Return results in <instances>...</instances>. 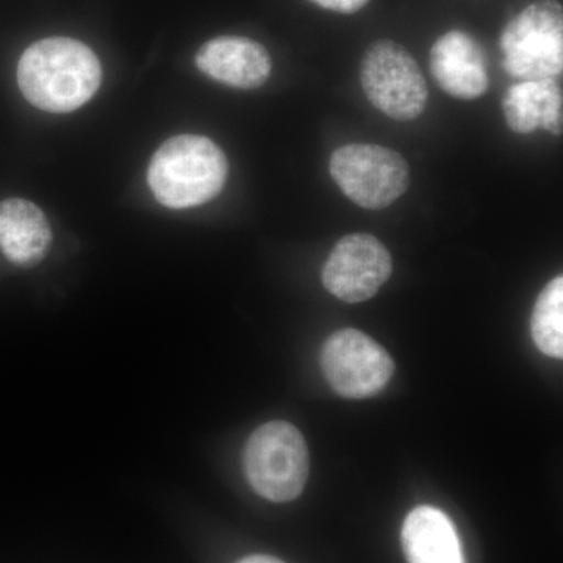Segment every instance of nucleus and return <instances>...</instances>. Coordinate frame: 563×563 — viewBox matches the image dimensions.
<instances>
[{
	"mask_svg": "<svg viewBox=\"0 0 563 563\" xmlns=\"http://www.w3.org/2000/svg\"><path fill=\"white\" fill-rule=\"evenodd\" d=\"M101 63L95 52L73 38L36 41L22 54L18 84L41 110L68 113L90 101L101 85Z\"/></svg>",
	"mask_w": 563,
	"mask_h": 563,
	"instance_id": "nucleus-1",
	"label": "nucleus"
},
{
	"mask_svg": "<svg viewBox=\"0 0 563 563\" xmlns=\"http://www.w3.org/2000/svg\"><path fill=\"white\" fill-rule=\"evenodd\" d=\"M228 174V158L213 141L180 135L166 141L154 155L147 180L163 206L190 209L220 195Z\"/></svg>",
	"mask_w": 563,
	"mask_h": 563,
	"instance_id": "nucleus-2",
	"label": "nucleus"
},
{
	"mask_svg": "<svg viewBox=\"0 0 563 563\" xmlns=\"http://www.w3.org/2000/svg\"><path fill=\"white\" fill-rule=\"evenodd\" d=\"M244 473L255 493L273 503L298 498L309 479V450L296 426L272 421L261 426L244 448Z\"/></svg>",
	"mask_w": 563,
	"mask_h": 563,
	"instance_id": "nucleus-3",
	"label": "nucleus"
},
{
	"mask_svg": "<svg viewBox=\"0 0 563 563\" xmlns=\"http://www.w3.org/2000/svg\"><path fill=\"white\" fill-rule=\"evenodd\" d=\"M503 69L514 79H558L563 70V10L558 0H537L504 27Z\"/></svg>",
	"mask_w": 563,
	"mask_h": 563,
	"instance_id": "nucleus-4",
	"label": "nucleus"
},
{
	"mask_svg": "<svg viewBox=\"0 0 563 563\" xmlns=\"http://www.w3.org/2000/svg\"><path fill=\"white\" fill-rule=\"evenodd\" d=\"M329 172L340 190L366 210H383L409 190V163L377 144H346L331 155Z\"/></svg>",
	"mask_w": 563,
	"mask_h": 563,
	"instance_id": "nucleus-5",
	"label": "nucleus"
},
{
	"mask_svg": "<svg viewBox=\"0 0 563 563\" xmlns=\"http://www.w3.org/2000/svg\"><path fill=\"white\" fill-rule=\"evenodd\" d=\"M361 81L368 101L391 120H417L428 106V81L420 66L412 54L395 41H374L365 51Z\"/></svg>",
	"mask_w": 563,
	"mask_h": 563,
	"instance_id": "nucleus-6",
	"label": "nucleus"
},
{
	"mask_svg": "<svg viewBox=\"0 0 563 563\" xmlns=\"http://www.w3.org/2000/svg\"><path fill=\"white\" fill-rule=\"evenodd\" d=\"M321 369L333 391L347 399H363L383 391L395 373L385 347L357 329H342L325 340Z\"/></svg>",
	"mask_w": 563,
	"mask_h": 563,
	"instance_id": "nucleus-7",
	"label": "nucleus"
},
{
	"mask_svg": "<svg viewBox=\"0 0 563 563\" xmlns=\"http://www.w3.org/2000/svg\"><path fill=\"white\" fill-rule=\"evenodd\" d=\"M391 273V255L383 242L369 233H351L333 246L321 280L340 301L357 303L374 298Z\"/></svg>",
	"mask_w": 563,
	"mask_h": 563,
	"instance_id": "nucleus-8",
	"label": "nucleus"
},
{
	"mask_svg": "<svg viewBox=\"0 0 563 563\" xmlns=\"http://www.w3.org/2000/svg\"><path fill=\"white\" fill-rule=\"evenodd\" d=\"M429 66L437 85L462 101L483 98L490 87L484 52L470 33L450 31L433 43Z\"/></svg>",
	"mask_w": 563,
	"mask_h": 563,
	"instance_id": "nucleus-9",
	"label": "nucleus"
},
{
	"mask_svg": "<svg viewBox=\"0 0 563 563\" xmlns=\"http://www.w3.org/2000/svg\"><path fill=\"white\" fill-rule=\"evenodd\" d=\"M196 66L210 79L240 90L262 87L272 76L268 51L243 36H218L207 41L196 54Z\"/></svg>",
	"mask_w": 563,
	"mask_h": 563,
	"instance_id": "nucleus-10",
	"label": "nucleus"
},
{
	"mask_svg": "<svg viewBox=\"0 0 563 563\" xmlns=\"http://www.w3.org/2000/svg\"><path fill=\"white\" fill-rule=\"evenodd\" d=\"M507 128L515 133L543 131L561 135L563 96L558 79L526 80L515 84L503 99Z\"/></svg>",
	"mask_w": 563,
	"mask_h": 563,
	"instance_id": "nucleus-11",
	"label": "nucleus"
},
{
	"mask_svg": "<svg viewBox=\"0 0 563 563\" xmlns=\"http://www.w3.org/2000/svg\"><path fill=\"white\" fill-rule=\"evenodd\" d=\"M52 242L46 214L25 199L0 202V250L18 266H35L46 257Z\"/></svg>",
	"mask_w": 563,
	"mask_h": 563,
	"instance_id": "nucleus-12",
	"label": "nucleus"
},
{
	"mask_svg": "<svg viewBox=\"0 0 563 563\" xmlns=\"http://www.w3.org/2000/svg\"><path fill=\"white\" fill-rule=\"evenodd\" d=\"M401 537L409 563H465L454 525L435 507L420 506L407 515Z\"/></svg>",
	"mask_w": 563,
	"mask_h": 563,
	"instance_id": "nucleus-13",
	"label": "nucleus"
},
{
	"mask_svg": "<svg viewBox=\"0 0 563 563\" xmlns=\"http://www.w3.org/2000/svg\"><path fill=\"white\" fill-rule=\"evenodd\" d=\"M533 343L544 355L563 357V277H554L540 291L531 318Z\"/></svg>",
	"mask_w": 563,
	"mask_h": 563,
	"instance_id": "nucleus-14",
	"label": "nucleus"
},
{
	"mask_svg": "<svg viewBox=\"0 0 563 563\" xmlns=\"http://www.w3.org/2000/svg\"><path fill=\"white\" fill-rule=\"evenodd\" d=\"M309 2L335 13L352 14L368 5L369 0H309Z\"/></svg>",
	"mask_w": 563,
	"mask_h": 563,
	"instance_id": "nucleus-15",
	"label": "nucleus"
},
{
	"mask_svg": "<svg viewBox=\"0 0 563 563\" xmlns=\"http://www.w3.org/2000/svg\"><path fill=\"white\" fill-rule=\"evenodd\" d=\"M239 563H285V562L279 561V559L273 558V555L255 554V555H250V558H244L243 561H240Z\"/></svg>",
	"mask_w": 563,
	"mask_h": 563,
	"instance_id": "nucleus-16",
	"label": "nucleus"
}]
</instances>
